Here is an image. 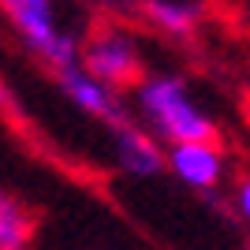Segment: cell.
<instances>
[{
	"label": "cell",
	"instance_id": "obj_3",
	"mask_svg": "<svg viewBox=\"0 0 250 250\" xmlns=\"http://www.w3.org/2000/svg\"><path fill=\"white\" fill-rule=\"evenodd\" d=\"M83 63H86V75L94 83H101L104 90L108 86H127L142 75V60H138L135 42L120 30L94 34L83 49Z\"/></svg>",
	"mask_w": 250,
	"mask_h": 250
},
{
	"label": "cell",
	"instance_id": "obj_2",
	"mask_svg": "<svg viewBox=\"0 0 250 250\" xmlns=\"http://www.w3.org/2000/svg\"><path fill=\"white\" fill-rule=\"evenodd\" d=\"M4 11H8V19L19 26V34L42 52L56 71L79 67L75 38H71V34H60L56 26H52V4H49V0H8Z\"/></svg>",
	"mask_w": 250,
	"mask_h": 250
},
{
	"label": "cell",
	"instance_id": "obj_9",
	"mask_svg": "<svg viewBox=\"0 0 250 250\" xmlns=\"http://www.w3.org/2000/svg\"><path fill=\"white\" fill-rule=\"evenodd\" d=\"M239 209H243V213L250 217V179H247V183L239 187Z\"/></svg>",
	"mask_w": 250,
	"mask_h": 250
},
{
	"label": "cell",
	"instance_id": "obj_5",
	"mask_svg": "<svg viewBox=\"0 0 250 250\" xmlns=\"http://www.w3.org/2000/svg\"><path fill=\"white\" fill-rule=\"evenodd\" d=\"M116 149H120V165L127 168V172H135V176H153V172H161V149H157V142L149 135H142L138 127H131L124 120V124H116Z\"/></svg>",
	"mask_w": 250,
	"mask_h": 250
},
{
	"label": "cell",
	"instance_id": "obj_1",
	"mask_svg": "<svg viewBox=\"0 0 250 250\" xmlns=\"http://www.w3.org/2000/svg\"><path fill=\"white\" fill-rule=\"evenodd\" d=\"M138 101H142V112L153 120V127L176 146H209V138L217 135V127L190 104L183 79H172V75L149 79L142 83Z\"/></svg>",
	"mask_w": 250,
	"mask_h": 250
},
{
	"label": "cell",
	"instance_id": "obj_6",
	"mask_svg": "<svg viewBox=\"0 0 250 250\" xmlns=\"http://www.w3.org/2000/svg\"><path fill=\"white\" fill-rule=\"evenodd\" d=\"M168 165L190 187H213L220 179V157L213 146H172Z\"/></svg>",
	"mask_w": 250,
	"mask_h": 250
},
{
	"label": "cell",
	"instance_id": "obj_7",
	"mask_svg": "<svg viewBox=\"0 0 250 250\" xmlns=\"http://www.w3.org/2000/svg\"><path fill=\"white\" fill-rule=\"evenodd\" d=\"M34 243V220L19 202L0 190V250H30Z\"/></svg>",
	"mask_w": 250,
	"mask_h": 250
},
{
	"label": "cell",
	"instance_id": "obj_10",
	"mask_svg": "<svg viewBox=\"0 0 250 250\" xmlns=\"http://www.w3.org/2000/svg\"><path fill=\"white\" fill-rule=\"evenodd\" d=\"M8 101H11V94H8V86L0 83V108H4V104H8Z\"/></svg>",
	"mask_w": 250,
	"mask_h": 250
},
{
	"label": "cell",
	"instance_id": "obj_4",
	"mask_svg": "<svg viewBox=\"0 0 250 250\" xmlns=\"http://www.w3.org/2000/svg\"><path fill=\"white\" fill-rule=\"evenodd\" d=\"M60 75V86L63 94L71 97L79 108H86V112H94L97 120H104V124H124V116H120V108H116L112 94L104 90L101 83H94L86 71H79V67H67V71H56Z\"/></svg>",
	"mask_w": 250,
	"mask_h": 250
},
{
	"label": "cell",
	"instance_id": "obj_8",
	"mask_svg": "<svg viewBox=\"0 0 250 250\" xmlns=\"http://www.w3.org/2000/svg\"><path fill=\"white\" fill-rule=\"evenodd\" d=\"M146 15L172 34H190L198 15H202V4H168V0H157V4H146Z\"/></svg>",
	"mask_w": 250,
	"mask_h": 250
},
{
	"label": "cell",
	"instance_id": "obj_11",
	"mask_svg": "<svg viewBox=\"0 0 250 250\" xmlns=\"http://www.w3.org/2000/svg\"><path fill=\"white\" fill-rule=\"evenodd\" d=\"M243 250H250V247H243Z\"/></svg>",
	"mask_w": 250,
	"mask_h": 250
}]
</instances>
